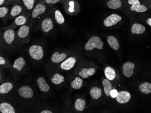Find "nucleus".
Listing matches in <instances>:
<instances>
[{
	"label": "nucleus",
	"mask_w": 151,
	"mask_h": 113,
	"mask_svg": "<svg viewBox=\"0 0 151 113\" xmlns=\"http://www.w3.org/2000/svg\"><path fill=\"white\" fill-rule=\"evenodd\" d=\"M31 25L25 24L20 26L16 34V40L19 43H24L28 38L31 31Z\"/></svg>",
	"instance_id": "nucleus-1"
},
{
	"label": "nucleus",
	"mask_w": 151,
	"mask_h": 113,
	"mask_svg": "<svg viewBox=\"0 0 151 113\" xmlns=\"http://www.w3.org/2000/svg\"><path fill=\"white\" fill-rule=\"evenodd\" d=\"M103 45L104 43L101 41V38L94 36L89 39L85 45V49L87 50H92L94 48L102 50Z\"/></svg>",
	"instance_id": "nucleus-2"
},
{
	"label": "nucleus",
	"mask_w": 151,
	"mask_h": 113,
	"mask_svg": "<svg viewBox=\"0 0 151 113\" xmlns=\"http://www.w3.org/2000/svg\"><path fill=\"white\" fill-rule=\"evenodd\" d=\"M29 17H30V15L28 13H23L22 14L15 18L12 24L8 27L6 28V29L7 28L14 29L17 27L22 26L26 24L29 20Z\"/></svg>",
	"instance_id": "nucleus-3"
},
{
	"label": "nucleus",
	"mask_w": 151,
	"mask_h": 113,
	"mask_svg": "<svg viewBox=\"0 0 151 113\" xmlns=\"http://www.w3.org/2000/svg\"><path fill=\"white\" fill-rule=\"evenodd\" d=\"M29 53L31 58L35 60H40L44 57V51L43 48L38 45H33L30 46Z\"/></svg>",
	"instance_id": "nucleus-4"
},
{
	"label": "nucleus",
	"mask_w": 151,
	"mask_h": 113,
	"mask_svg": "<svg viewBox=\"0 0 151 113\" xmlns=\"http://www.w3.org/2000/svg\"><path fill=\"white\" fill-rule=\"evenodd\" d=\"M3 42L6 45H12L16 39V33L14 29L7 28L5 30L2 36Z\"/></svg>",
	"instance_id": "nucleus-5"
},
{
	"label": "nucleus",
	"mask_w": 151,
	"mask_h": 113,
	"mask_svg": "<svg viewBox=\"0 0 151 113\" xmlns=\"http://www.w3.org/2000/svg\"><path fill=\"white\" fill-rule=\"evenodd\" d=\"M127 4L130 6V10L132 11L142 13L147 10V7L145 5L142 4L140 0H127Z\"/></svg>",
	"instance_id": "nucleus-6"
},
{
	"label": "nucleus",
	"mask_w": 151,
	"mask_h": 113,
	"mask_svg": "<svg viewBox=\"0 0 151 113\" xmlns=\"http://www.w3.org/2000/svg\"><path fill=\"white\" fill-rule=\"evenodd\" d=\"M47 7L45 4L40 1L35 5L31 13V18L36 19L40 15L44 14L46 11Z\"/></svg>",
	"instance_id": "nucleus-7"
},
{
	"label": "nucleus",
	"mask_w": 151,
	"mask_h": 113,
	"mask_svg": "<svg viewBox=\"0 0 151 113\" xmlns=\"http://www.w3.org/2000/svg\"><path fill=\"white\" fill-rule=\"evenodd\" d=\"M25 10V8L20 1L14 2L13 5L10 12L9 15L10 18H15L18 16L22 14Z\"/></svg>",
	"instance_id": "nucleus-8"
},
{
	"label": "nucleus",
	"mask_w": 151,
	"mask_h": 113,
	"mask_svg": "<svg viewBox=\"0 0 151 113\" xmlns=\"http://www.w3.org/2000/svg\"><path fill=\"white\" fill-rule=\"evenodd\" d=\"M122 20V17L119 15L116 14H113L108 16L104 20V26L107 27H110L117 24Z\"/></svg>",
	"instance_id": "nucleus-9"
},
{
	"label": "nucleus",
	"mask_w": 151,
	"mask_h": 113,
	"mask_svg": "<svg viewBox=\"0 0 151 113\" xmlns=\"http://www.w3.org/2000/svg\"><path fill=\"white\" fill-rule=\"evenodd\" d=\"M18 92L20 97L25 99L31 98L34 96V92L29 86H22L19 89Z\"/></svg>",
	"instance_id": "nucleus-10"
},
{
	"label": "nucleus",
	"mask_w": 151,
	"mask_h": 113,
	"mask_svg": "<svg viewBox=\"0 0 151 113\" xmlns=\"http://www.w3.org/2000/svg\"><path fill=\"white\" fill-rule=\"evenodd\" d=\"M41 28L42 31L45 33L50 32L53 28V23L50 18H46L43 19L41 23Z\"/></svg>",
	"instance_id": "nucleus-11"
},
{
	"label": "nucleus",
	"mask_w": 151,
	"mask_h": 113,
	"mask_svg": "<svg viewBox=\"0 0 151 113\" xmlns=\"http://www.w3.org/2000/svg\"><path fill=\"white\" fill-rule=\"evenodd\" d=\"M76 60L75 58L70 57L63 61L60 65L61 69L65 70H69L73 68Z\"/></svg>",
	"instance_id": "nucleus-12"
},
{
	"label": "nucleus",
	"mask_w": 151,
	"mask_h": 113,
	"mask_svg": "<svg viewBox=\"0 0 151 113\" xmlns=\"http://www.w3.org/2000/svg\"><path fill=\"white\" fill-rule=\"evenodd\" d=\"M134 67V65L131 62L124 63L123 66V72L124 75L127 77H130L133 75Z\"/></svg>",
	"instance_id": "nucleus-13"
},
{
	"label": "nucleus",
	"mask_w": 151,
	"mask_h": 113,
	"mask_svg": "<svg viewBox=\"0 0 151 113\" xmlns=\"http://www.w3.org/2000/svg\"><path fill=\"white\" fill-rule=\"evenodd\" d=\"M131 98V96L129 92L121 91L119 92L116 97V101L120 104H125L128 102Z\"/></svg>",
	"instance_id": "nucleus-14"
},
{
	"label": "nucleus",
	"mask_w": 151,
	"mask_h": 113,
	"mask_svg": "<svg viewBox=\"0 0 151 113\" xmlns=\"http://www.w3.org/2000/svg\"><path fill=\"white\" fill-rule=\"evenodd\" d=\"M67 55L64 53H59L58 51H56L52 54L51 60L53 63L57 64L60 63L66 59Z\"/></svg>",
	"instance_id": "nucleus-15"
},
{
	"label": "nucleus",
	"mask_w": 151,
	"mask_h": 113,
	"mask_svg": "<svg viewBox=\"0 0 151 113\" xmlns=\"http://www.w3.org/2000/svg\"><path fill=\"white\" fill-rule=\"evenodd\" d=\"M0 112L1 113H15V109L9 103L2 102L0 104Z\"/></svg>",
	"instance_id": "nucleus-16"
},
{
	"label": "nucleus",
	"mask_w": 151,
	"mask_h": 113,
	"mask_svg": "<svg viewBox=\"0 0 151 113\" xmlns=\"http://www.w3.org/2000/svg\"><path fill=\"white\" fill-rule=\"evenodd\" d=\"M37 85L41 91L46 92L50 90V87L48 84L46 82L44 77H40L37 80Z\"/></svg>",
	"instance_id": "nucleus-17"
},
{
	"label": "nucleus",
	"mask_w": 151,
	"mask_h": 113,
	"mask_svg": "<svg viewBox=\"0 0 151 113\" xmlns=\"http://www.w3.org/2000/svg\"><path fill=\"white\" fill-rule=\"evenodd\" d=\"M123 3L122 0H108L107 2V7L112 10H117L122 7Z\"/></svg>",
	"instance_id": "nucleus-18"
},
{
	"label": "nucleus",
	"mask_w": 151,
	"mask_h": 113,
	"mask_svg": "<svg viewBox=\"0 0 151 113\" xmlns=\"http://www.w3.org/2000/svg\"><path fill=\"white\" fill-rule=\"evenodd\" d=\"M145 30L146 28L145 26L140 23H134L131 28V32L133 34H142L145 33Z\"/></svg>",
	"instance_id": "nucleus-19"
},
{
	"label": "nucleus",
	"mask_w": 151,
	"mask_h": 113,
	"mask_svg": "<svg viewBox=\"0 0 151 113\" xmlns=\"http://www.w3.org/2000/svg\"><path fill=\"white\" fill-rule=\"evenodd\" d=\"M25 65V61L24 59L22 57H19L15 60L13 65V67L18 71H20Z\"/></svg>",
	"instance_id": "nucleus-20"
},
{
	"label": "nucleus",
	"mask_w": 151,
	"mask_h": 113,
	"mask_svg": "<svg viewBox=\"0 0 151 113\" xmlns=\"http://www.w3.org/2000/svg\"><path fill=\"white\" fill-rule=\"evenodd\" d=\"M38 0H20L25 10L28 11L33 10V8L35 6V4H37Z\"/></svg>",
	"instance_id": "nucleus-21"
},
{
	"label": "nucleus",
	"mask_w": 151,
	"mask_h": 113,
	"mask_svg": "<svg viewBox=\"0 0 151 113\" xmlns=\"http://www.w3.org/2000/svg\"><path fill=\"white\" fill-rule=\"evenodd\" d=\"M96 72V69L94 68H84L81 69L79 75L82 78H86L89 76L93 75Z\"/></svg>",
	"instance_id": "nucleus-22"
},
{
	"label": "nucleus",
	"mask_w": 151,
	"mask_h": 113,
	"mask_svg": "<svg viewBox=\"0 0 151 113\" xmlns=\"http://www.w3.org/2000/svg\"><path fill=\"white\" fill-rule=\"evenodd\" d=\"M13 88L12 83L10 82H6L2 83L0 86V93L1 94H6Z\"/></svg>",
	"instance_id": "nucleus-23"
},
{
	"label": "nucleus",
	"mask_w": 151,
	"mask_h": 113,
	"mask_svg": "<svg viewBox=\"0 0 151 113\" xmlns=\"http://www.w3.org/2000/svg\"><path fill=\"white\" fill-rule=\"evenodd\" d=\"M107 42L109 46L114 50H118L119 48L118 41L116 38L112 36L107 37Z\"/></svg>",
	"instance_id": "nucleus-24"
},
{
	"label": "nucleus",
	"mask_w": 151,
	"mask_h": 113,
	"mask_svg": "<svg viewBox=\"0 0 151 113\" xmlns=\"http://www.w3.org/2000/svg\"><path fill=\"white\" fill-rule=\"evenodd\" d=\"M102 84L106 96L107 97L111 96V92L112 91V85L109 80L108 79H104L103 80Z\"/></svg>",
	"instance_id": "nucleus-25"
},
{
	"label": "nucleus",
	"mask_w": 151,
	"mask_h": 113,
	"mask_svg": "<svg viewBox=\"0 0 151 113\" xmlns=\"http://www.w3.org/2000/svg\"><path fill=\"white\" fill-rule=\"evenodd\" d=\"M74 107L77 111H83L86 107L85 101L83 99H78L75 102Z\"/></svg>",
	"instance_id": "nucleus-26"
},
{
	"label": "nucleus",
	"mask_w": 151,
	"mask_h": 113,
	"mask_svg": "<svg viewBox=\"0 0 151 113\" xmlns=\"http://www.w3.org/2000/svg\"><path fill=\"white\" fill-rule=\"evenodd\" d=\"M105 75L107 79L109 80H113L116 76L115 71L111 67H107L105 70Z\"/></svg>",
	"instance_id": "nucleus-27"
},
{
	"label": "nucleus",
	"mask_w": 151,
	"mask_h": 113,
	"mask_svg": "<svg viewBox=\"0 0 151 113\" xmlns=\"http://www.w3.org/2000/svg\"><path fill=\"white\" fill-rule=\"evenodd\" d=\"M102 90L101 88L94 87H92L90 92V94L92 98L97 99L101 96Z\"/></svg>",
	"instance_id": "nucleus-28"
},
{
	"label": "nucleus",
	"mask_w": 151,
	"mask_h": 113,
	"mask_svg": "<svg viewBox=\"0 0 151 113\" xmlns=\"http://www.w3.org/2000/svg\"><path fill=\"white\" fill-rule=\"evenodd\" d=\"M139 90L144 94H150L151 93V83L148 82L142 83L139 86Z\"/></svg>",
	"instance_id": "nucleus-29"
},
{
	"label": "nucleus",
	"mask_w": 151,
	"mask_h": 113,
	"mask_svg": "<svg viewBox=\"0 0 151 113\" xmlns=\"http://www.w3.org/2000/svg\"><path fill=\"white\" fill-rule=\"evenodd\" d=\"M54 18L58 24L61 25L65 22V18L59 10H56L54 12Z\"/></svg>",
	"instance_id": "nucleus-30"
},
{
	"label": "nucleus",
	"mask_w": 151,
	"mask_h": 113,
	"mask_svg": "<svg viewBox=\"0 0 151 113\" xmlns=\"http://www.w3.org/2000/svg\"><path fill=\"white\" fill-rule=\"evenodd\" d=\"M65 80L63 76L59 74H55L51 78V82L55 85H59Z\"/></svg>",
	"instance_id": "nucleus-31"
},
{
	"label": "nucleus",
	"mask_w": 151,
	"mask_h": 113,
	"mask_svg": "<svg viewBox=\"0 0 151 113\" xmlns=\"http://www.w3.org/2000/svg\"><path fill=\"white\" fill-rule=\"evenodd\" d=\"M83 80L79 77H76L72 82L71 86L72 88L74 89H79L82 85Z\"/></svg>",
	"instance_id": "nucleus-32"
},
{
	"label": "nucleus",
	"mask_w": 151,
	"mask_h": 113,
	"mask_svg": "<svg viewBox=\"0 0 151 113\" xmlns=\"http://www.w3.org/2000/svg\"><path fill=\"white\" fill-rule=\"evenodd\" d=\"M9 13V7L6 6H1L0 7V18H5L8 16Z\"/></svg>",
	"instance_id": "nucleus-33"
},
{
	"label": "nucleus",
	"mask_w": 151,
	"mask_h": 113,
	"mask_svg": "<svg viewBox=\"0 0 151 113\" xmlns=\"http://www.w3.org/2000/svg\"><path fill=\"white\" fill-rule=\"evenodd\" d=\"M62 0H40V1H42L43 3L48 5H53L61 1Z\"/></svg>",
	"instance_id": "nucleus-34"
},
{
	"label": "nucleus",
	"mask_w": 151,
	"mask_h": 113,
	"mask_svg": "<svg viewBox=\"0 0 151 113\" xmlns=\"http://www.w3.org/2000/svg\"><path fill=\"white\" fill-rule=\"evenodd\" d=\"M118 92L115 89L112 90V91H111V96L112 98H116L118 96Z\"/></svg>",
	"instance_id": "nucleus-35"
},
{
	"label": "nucleus",
	"mask_w": 151,
	"mask_h": 113,
	"mask_svg": "<svg viewBox=\"0 0 151 113\" xmlns=\"http://www.w3.org/2000/svg\"><path fill=\"white\" fill-rule=\"evenodd\" d=\"M12 2L6 0H0V6H4L5 5H8V4H11Z\"/></svg>",
	"instance_id": "nucleus-36"
},
{
	"label": "nucleus",
	"mask_w": 151,
	"mask_h": 113,
	"mask_svg": "<svg viewBox=\"0 0 151 113\" xmlns=\"http://www.w3.org/2000/svg\"><path fill=\"white\" fill-rule=\"evenodd\" d=\"M6 63V61L5 59L3 57H2V56H1L0 57V65H5Z\"/></svg>",
	"instance_id": "nucleus-37"
},
{
	"label": "nucleus",
	"mask_w": 151,
	"mask_h": 113,
	"mask_svg": "<svg viewBox=\"0 0 151 113\" xmlns=\"http://www.w3.org/2000/svg\"><path fill=\"white\" fill-rule=\"evenodd\" d=\"M41 113H52L53 112L52 111H50L49 110H44L43 111H41L40 112Z\"/></svg>",
	"instance_id": "nucleus-38"
},
{
	"label": "nucleus",
	"mask_w": 151,
	"mask_h": 113,
	"mask_svg": "<svg viewBox=\"0 0 151 113\" xmlns=\"http://www.w3.org/2000/svg\"><path fill=\"white\" fill-rule=\"evenodd\" d=\"M147 23L149 26L151 27V18H148L147 20Z\"/></svg>",
	"instance_id": "nucleus-39"
},
{
	"label": "nucleus",
	"mask_w": 151,
	"mask_h": 113,
	"mask_svg": "<svg viewBox=\"0 0 151 113\" xmlns=\"http://www.w3.org/2000/svg\"><path fill=\"white\" fill-rule=\"evenodd\" d=\"M8 1H11V2H16V1H20V0H6Z\"/></svg>",
	"instance_id": "nucleus-40"
}]
</instances>
